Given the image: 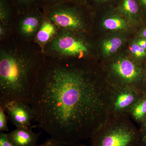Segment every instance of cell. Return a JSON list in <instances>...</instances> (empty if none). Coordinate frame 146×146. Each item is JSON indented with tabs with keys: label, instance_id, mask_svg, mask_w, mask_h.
<instances>
[{
	"label": "cell",
	"instance_id": "21",
	"mask_svg": "<svg viewBox=\"0 0 146 146\" xmlns=\"http://www.w3.org/2000/svg\"><path fill=\"white\" fill-rule=\"evenodd\" d=\"M5 112L3 105L0 104V131L2 132L9 130L7 126L8 117L7 116Z\"/></svg>",
	"mask_w": 146,
	"mask_h": 146
},
{
	"label": "cell",
	"instance_id": "14",
	"mask_svg": "<svg viewBox=\"0 0 146 146\" xmlns=\"http://www.w3.org/2000/svg\"><path fill=\"white\" fill-rule=\"evenodd\" d=\"M18 14L42 9L41 0H12Z\"/></svg>",
	"mask_w": 146,
	"mask_h": 146
},
{
	"label": "cell",
	"instance_id": "2",
	"mask_svg": "<svg viewBox=\"0 0 146 146\" xmlns=\"http://www.w3.org/2000/svg\"><path fill=\"white\" fill-rule=\"evenodd\" d=\"M45 58L43 49L34 41L14 38L0 43V103L18 100L30 104Z\"/></svg>",
	"mask_w": 146,
	"mask_h": 146
},
{
	"label": "cell",
	"instance_id": "11",
	"mask_svg": "<svg viewBox=\"0 0 146 146\" xmlns=\"http://www.w3.org/2000/svg\"><path fill=\"white\" fill-rule=\"evenodd\" d=\"M59 29L57 25L44 16L34 41L44 49L45 46L56 36Z\"/></svg>",
	"mask_w": 146,
	"mask_h": 146
},
{
	"label": "cell",
	"instance_id": "15",
	"mask_svg": "<svg viewBox=\"0 0 146 146\" xmlns=\"http://www.w3.org/2000/svg\"><path fill=\"white\" fill-rule=\"evenodd\" d=\"M123 44L120 37H111L105 40L102 45V51L105 56H109L117 51Z\"/></svg>",
	"mask_w": 146,
	"mask_h": 146
},
{
	"label": "cell",
	"instance_id": "5",
	"mask_svg": "<svg viewBox=\"0 0 146 146\" xmlns=\"http://www.w3.org/2000/svg\"><path fill=\"white\" fill-rule=\"evenodd\" d=\"M84 3L63 2L43 7L42 10L60 29L87 33L89 26Z\"/></svg>",
	"mask_w": 146,
	"mask_h": 146
},
{
	"label": "cell",
	"instance_id": "17",
	"mask_svg": "<svg viewBox=\"0 0 146 146\" xmlns=\"http://www.w3.org/2000/svg\"><path fill=\"white\" fill-rule=\"evenodd\" d=\"M121 10L128 17H134L139 13V8L136 0H123Z\"/></svg>",
	"mask_w": 146,
	"mask_h": 146
},
{
	"label": "cell",
	"instance_id": "29",
	"mask_svg": "<svg viewBox=\"0 0 146 146\" xmlns=\"http://www.w3.org/2000/svg\"><path fill=\"white\" fill-rule=\"evenodd\" d=\"M95 1H106L107 0H95Z\"/></svg>",
	"mask_w": 146,
	"mask_h": 146
},
{
	"label": "cell",
	"instance_id": "28",
	"mask_svg": "<svg viewBox=\"0 0 146 146\" xmlns=\"http://www.w3.org/2000/svg\"><path fill=\"white\" fill-rule=\"evenodd\" d=\"M140 1L143 6L146 8V0H140Z\"/></svg>",
	"mask_w": 146,
	"mask_h": 146
},
{
	"label": "cell",
	"instance_id": "9",
	"mask_svg": "<svg viewBox=\"0 0 146 146\" xmlns=\"http://www.w3.org/2000/svg\"><path fill=\"white\" fill-rule=\"evenodd\" d=\"M0 104L3 105L9 119L16 128L30 127L33 121L35 120L34 110L28 103L11 100Z\"/></svg>",
	"mask_w": 146,
	"mask_h": 146
},
{
	"label": "cell",
	"instance_id": "3",
	"mask_svg": "<svg viewBox=\"0 0 146 146\" xmlns=\"http://www.w3.org/2000/svg\"><path fill=\"white\" fill-rule=\"evenodd\" d=\"M91 139V146H136L139 130L129 115L110 116Z\"/></svg>",
	"mask_w": 146,
	"mask_h": 146
},
{
	"label": "cell",
	"instance_id": "12",
	"mask_svg": "<svg viewBox=\"0 0 146 146\" xmlns=\"http://www.w3.org/2000/svg\"><path fill=\"white\" fill-rule=\"evenodd\" d=\"M12 0H0V23L11 29L18 15Z\"/></svg>",
	"mask_w": 146,
	"mask_h": 146
},
{
	"label": "cell",
	"instance_id": "18",
	"mask_svg": "<svg viewBox=\"0 0 146 146\" xmlns=\"http://www.w3.org/2000/svg\"><path fill=\"white\" fill-rule=\"evenodd\" d=\"M14 38L12 29L0 23V43L9 41Z\"/></svg>",
	"mask_w": 146,
	"mask_h": 146
},
{
	"label": "cell",
	"instance_id": "13",
	"mask_svg": "<svg viewBox=\"0 0 146 146\" xmlns=\"http://www.w3.org/2000/svg\"><path fill=\"white\" fill-rule=\"evenodd\" d=\"M146 115V93L134 105L129 114L131 117L136 122L141 123Z\"/></svg>",
	"mask_w": 146,
	"mask_h": 146
},
{
	"label": "cell",
	"instance_id": "25",
	"mask_svg": "<svg viewBox=\"0 0 146 146\" xmlns=\"http://www.w3.org/2000/svg\"><path fill=\"white\" fill-rule=\"evenodd\" d=\"M138 45L143 48L144 50H146V39L142 38L141 39H139L137 42Z\"/></svg>",
	"mask_w": 146,
	"mask_h": 146
},
{
	"label": "cell",
	"instance_id": "24",
	"mask_svg": "<svg viewBox=\"0 0 146 146\" xmlns=\"http://www.w3.org/2000/svg\"><path fill=\"white\" fill-rule=\"evenodd\" d=\"M138 145L141 146H146V129L139 130V139Z\"/></svg>",
	"mask_w": 146,
	"mask_h": 146
},
{
	"label": "cell",
	"instance_id": "22",
	"mask_svg": "<svg viewBox=\"0 0 146 146\" xmlns=\"http://www.w3.org/2000/svg\"><path fill=\"white\" fill-rule=\"evenodd\" d=\"M66 1H73L75 2L84 3L85 0H41L42 8L44 6L52 5L55 4Z\"/></svg>",
	"mask_w": 146,
	"mask_h": 146
},
{
	"label": "cell",
	"instance_id": "16",
	"mask_svg": "<svg viewBox=\"0 0 146 146\" xmlns=\"http://www.w3.org/2000/svg\"><path fill=\"white\" fill-rule=\"evenodd\" d=\"M103 26L109 30H125L128 25L126 21L117 16H112L106 18L103 22Z\"/></svg>",
	"mask_w": 146,
	"mask_h": 146
},
{
	"label": "cell",
	"instance_id": "8",
	"mask_svg": "<svg viewBox=\"0 0 146 146\" xmlns=\"http://www.w3.org/2000/svg\"><path fill=\"white\" fill-rule=\"evenodd\" d=\"M144 94L130 88L111 86L110 116H129L132 108Z\"/></svg>",
	"mask_w": 146,
	"mask_h": 146
},
{
	"label": "cell",
	"instance_id": "26",
	"mask_svg": "<svg viewBox=\"0 0 146 146\" xmlns=\"http://www.w3.org/2000/svg\"><path fill=\"white\" fill-rule=\"evenodd\" d=\"M141 124V129H146V115L145 117L144 118V119L143 120V121Z\"/></svg>",
	"mask_w": 146,
	"mask_h": 146
},
{
	"label": "cell",
	"instance_id": "7",
	"mask_svg": "<svg viewBox=\"0 0 146 146\" xmlns=\"http://www.w3.org/2000/svg\"><path fill=\"white\" fill-rule=\"evenodd\" d=\"M44 18L42 9L18 14L11 28L14 37L21 41H34Z\"/></svg>",
	"mask_w": 146,
	"mask_h": 146
},
{
	"label": "cell",
	"instance_id": "27",
	"mask_svg": "<svg viewBox=\"0 0 146 146\" xmlns=\"http://www.w3.org/2000/svg\"><path fill=\"white\" fill-rule=\"evenodd\" d=\"M140 36L142 38L146 39V28L143 29L140 33Z\"/></svg>",
	"mask_w": 146,
	"mask_h": 146
},
{
	"label": "cell",
	"instance_id": "20",
	"mask_svg": "<svg viewBox=\"0 0 146 146\" xmlns=\"http://www.w3.org/2000/svg\"><path fill=\"white\" fill-rule=\"evenodd\" d=\"M129 50L133 56L137 59L146 58V50L141 48L137 42L133 43L129 47Z\"/></svg>",
	"mask_w": 146,
	"mask_h": 146
},
{
	"label": "cell",
	"instance_id": "10",
	"mask_svg": "<svg viewBox=\"0 0 146 146\" xmlns=\"http://www.w3.org/2000/svg\"><path fill=\"white\" fill-rule=\"evenodd\" d=\"M7 134L9 141L14 146H37L39 134L33 132L31 127H17Z\"/></svg>",
	"mask_w": 146,
	"mask_h": 146
},
{
	"label": "cell",
	"instance_id": "1",
	"mask_svg": "<svg viewBox=\"0 0 146 146\" xmlns=\"http://www.w3.org/2000/svg\"><path fill=\"white\" fill-rule=\"evenodd\" d=\"M87 59L45 56L30 105L50 138L63 143L91 138L110 117L111 86Z\"/></svg>",
	"mask_w": 146,
	"mask_h": 146
},
{
	"label": "cell",
	"instance_id": "23",
	"mask_svg": "<svg viewBox=\"0 0 146 146\" xmlns=\"http://www.w3.org/2000/svg\"><path fill=\"white\" fill-rule=\"evenodd\" d=\"M0 146H14L9 141L7 133L0 132Z\"/></svg>",
	"mask_w": 146,
	"mask_h": 146
},
{
	"label": "cell",
	"instance_id": "6",
	"mask_svg": "<svg viewBox=\"0 0 146 146\" xmlns=\"http://www.w3.org/2000/svg\"><path fill=\"white\" fill-rule=\"evenodd\" d=\"M108 68L110 79L107 82L110 86L145 93L143 70L138 63L127 58H121L112 61Z\"/></svg>",
	"mask_w": 146,
	"mask_h": 146
},
{
	"label": "cell",
	"instance_id": "19",
	"mask_svg": "<svg viewBox=\"0 0 146 146\" xmlns=\"http://www.w3.org/2000/svg\"><path fill=\"white\" fill-rule=\"evenodd\" d=\"M37 146H86L80 142L67 143L56 141L52 138L48 139L44 143Z\"/></svg>",
	"mask_w": 146,
	"mask_h": 146
},
{
	"label": "cell",
	"instance_id": "4",
	"mask_svg": "<svg viewBox=\"0 0 146 146\" xmlns=\"http://www.w3.org/2000/svg\"><path fill=\"white\" fill-rule=\"evenodd\" d=\"M86 33L60 29L56 36L44 48L45 56L88 59L91 56V46Z\"/></svg>",
	"mask_w": 146,
	"mask_h": 146
}]
</instances>
